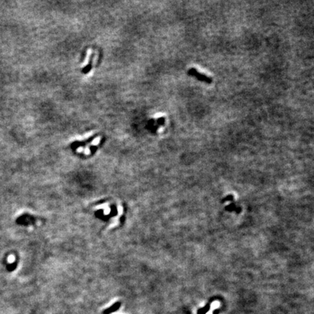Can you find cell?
<instances>
[{"label":"cell","mask_w":314,"mask_h":314,"mask_svg":"<svg viewBox=\"0 0 314 314\" xmlns=\"http://www.w3.org/2000/svg\"><path fill=\"white\" fill-rule=\"evenodd\" d=\"M188 74H190V76H193V77H196L197 79L200 80L201 82H205V83L207 84H211L213 82V79H211L210 77H207V75L204 74V73H201L200 72H199L198 71L196 70V68H190L188 70Z\"/></svg>","instance_id":"1"},{"label":"cell","mask_w":314,"mask_h":314,"mask_svg":"<svg viewBox=\"0 0 314 314\" xmlns=\"http://www.w3.org/2000/svg\"><path fill=\"white\" fill-rule=\"evenodd\" d=\"M121 306V302H116L114 303L113 305H111V307H108L107 309H105V311H103V314H111L114 312H115L116 311H118L119 308H120Z\"/></svg>","instance_id":"2"}]
</instances>
